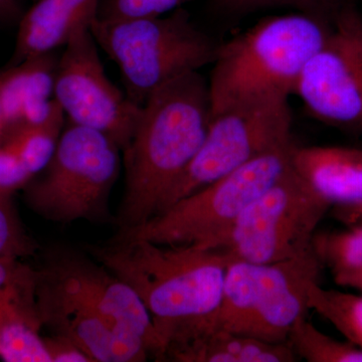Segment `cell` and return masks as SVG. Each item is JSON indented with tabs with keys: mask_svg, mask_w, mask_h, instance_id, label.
Here are the masks:
<instances>
[{
	"mask_svg": "<svg viewBox=\"0 0 362 362\" xmlns=\"http://www.w3.org/2000/svg\"><path fill=\"white\" fill-rule=\"evenodd\" d=\"M309 309L329 321L347 341L362 349V295L325 289L319 281L308 291Z\"/></svg>",
	"mask_w": 362,
	"mask_h": 362,
	"instance_id": "20",
	"label": "cell"
},
{
	"mask_svg": "<svg viewBox=\"0 0 362 362\" xmlns=\"http://www.w3.org/2000/svg\"><path fill=\"white\" fill-rule=\"evenodd\" d=\"M58 61L56 52H52L0 70L4 133L21 124L42 122L51 115L56 105L54 89Z\"/></svg>",
	"mask_w": 362,
	"mask_h": 362,
	"instance_id": "16",
	"label": "cell"
},
{
	"mask_svg": "<svg viewBox=\"0 0 362 362\" xmlns=\"http://www.w3.org/2000/svg\"><path fill=\"white\" fill-rule=\"evenodd\" d=\"M218 4L233 11H252L261 7L289 6L298 7L302 13L317 14L328 18L335 16L349 6L350 0H218Z\"/></svg>",
	"mask_w": 362,
	"mask_h": 362,
	"instance_id": "26",
	"label": "cell"
},
{
	"mask_svg": "<svg viewBox=\"0 0 362 362\" xmlns=\"http://www.w3.org/2000/svg\"><path fill=\"white\" fill-rule=\"evenodd\" d=\"M322 264L313 251L270 264L233 259L220 305L206 317L214 325L263 341L287 342L292 326L310 310L308 291Z\"/></svg>",
	"mask_w": 362,
	"mask_h": 362,
	"instance_id": "6",
	"label": "cell"
},
{
	"mask_svg": "<svg viewBox=\"0 0 362 362\" xmlns=\"http://www.w3.org/2000/svg\"><path fill=\"white\" fill-rule=\"evenodd\" d=\"M35 297L42 327L75 343L93 362H143L149 358L146 349L123 337L89 302L44 266L35 270Z\"/></svg>",
	"mask_w": 362,
	"mask_h": 362,
	"instance_id": "13",
	"label": "cell"
},
{
	"mask_svg": "<svg viewBox=\"0 0 362 362\" xmlns=\"http://www.w3.org/2000/svg\"><path fill=\"white\" fill-rule=\"evenodd\" d=\"M292 168L333 206L362 202V149L294 145Z\"/></svg>",
	"mask_w": 362,
	"mask_h": 362,
	"instance_id": "17",
	"label": "cell"
},
{
	"mask_svg": "<svg viewBox=\"0 0 362 362\" xmlns=\"http://www.w3.org/2000/svg\"><path fill=\"white\" fill-rule=\"evenodd\" d=\"M35 270L20 259H0V327L26 322L42 328L35 297Z\"/></svg>",
	"mask_w": 362,
	"mask_h": 362,
	"instance_id": "19",
	"label": "cell"
},
{
	"mask_svg": "<svg viewBox=\"0 0 362 362\" xmlns=\"http://www.w3.org/2000/svg\"><path fill=\"white\" fill-rule=\"evenodd\" d=\"M90 32L118 66L125 93L138 106L170 81L213 65L221 45L182 8L154 18H97Z\"/></svg>",
	"mask_w": 362,
	"mask_h": 362,
	"instance_id": "4",
	"label": "cell"
},
{
	"mask_svg": "<svg viewBox=\"0 0 362 362\" xmlns=\"http://www.w3.org/2000/svg\"><path fill=\"white\" fill-rule=\"evenodd\" d=\"M78 296L84 298L123 337L141 345L161 361L162 344L149 312L129 285L85 251L54 246L44 265Z\"/></svg>",
	"mask_w": 362,
	"mask_h": 362,
	"instance_id": "12",
	"label": "cell"
},
{
	"mask_svg": "<svg viewBox=\"0 0 362 362\" xmlns=\"http://www.w3.org/2000/svg\"><path fill=\"white\" fill-rule=\"evenodd\" d=\"M187 0H107L98 18L105 20L154 18L173 13Z\"/></svg>",
	"mask_w": 362,
	"mask_h": 362,
	"instance_id": "25",
	"label": "cell"
},
{
	"mask_svg": "<svg viewBox=\"0 0 362 362\" xmlns=\"http://www.w3.org/2000/svg\"><path fill=\"white\" fill-rule=\"evenodd\" d=\"M33 176L20 156L6 142L0 141V192L14 194L23 189Z\"/></svg>",
	"mask_w": 362,
	"mask_h": 362,
	"instance_id": "27",
	"label": "cell"
},
{
	"mask_svg": "<svg viewBox=\"0 0 362 362\" xmlns=\"http://www.w3.org/2000/svg\"><path fill=\"white\" fill-rule=\"evenodd\" d=\"M294 94L316 120L362 136V16L354 6L333 16L329 35L305 66Z\"/></svg>",
	"mask_w": 362,
	"mask_h": 362,
	"instance_id": "10",
	"label": "cell"
},
{
	"mask_svg": "<svg viewBox=\"0 0 362 362\" xmlns=\"http://www.w3.org/2000/svg\"><path fill=\"white\" fill-rule=\"evenodd\" d=\"M162 343L161 361L294 362L286 343L263 341L214 325L206 315L156 327Z\"/></svg>",
	"mask_w": 362,
	"mask_h": 362,
	"instance_id": "14",
	"label": "cell"
},
{
	"mask_svg": "<svg viewBox=\"0 0 362 362\" xmlns=\"http://www.w3.org/2000/svg\"><path fill=\"white\" fill-rule=\"evenodd\" d=\"M14 206L13 195L0 192V259H23L39 252Z\"/></svg>",
	"mask_w": 362,
	"mask_h": 362,
	"instance_id": "24",
	"label": "cell"
},
{
	"mask_svg": "<svg viewBox=\"0 0 362 362\" xmlns=\"http://www.w3.org/2000/svg\"><path fill=\"white\" fill-rule=\"evenodd\" d=\"M40 327L11 322L0 327V359L6 362H52Z\"/></svg>",
	"mask_w": 362,
	"mask_h": 362,
	"instance_id": "22",
	"label": "cell"
},
{
	"mask_svg": "<svg viewBox=\"0 0 362 362\" xmlns=\"http://www.w3.org/2000/svg\"><path fill=\"white\" fill-rule=\"evenodd\" d=\"M44 340L52 362H93L84 350L65 337L52 334Z\"/></svg>",
	"mask_w": 362,
	"mask_h": 362,
	"instance_id": "28",
	"label": "cell"
},
{
	"mask_svg": "<svg viewBox=\"0 0 362 362\" xmlns=\"http://www.w3.org/2000/svg\"><path fill=\"white\" fill-rule=\"evenodd\" d=\"M23 13L20 0H0V23L18 25Z\"/></svg>",
	"mask_w": 362,
	"mask_h": 362,
	"instance_id": "31",
	"label": "cell"
},
{
	"mask_svg": "<svg viewBox=\"0 0 362 362\" xmlns=\"http://www.w3.org/2000/svg\"><path fill=\"white\" fill-rule=\"evenodd\" d=\"M287 343L297 357L309 362H362V349L324 334L306 315L300 317L288 334Z\"/></svg>",
	"mask_w": 362,
	"mask_h": 362,
	"instance_id": "21",
	"label": "cell"
},
{
	"mask_svg": "<svg viewBox=\"0 0 362 362\" xmlns=\"http://www.w3.org/2000/svg\"><path fill=\"white\" fill-rule=\"evenodd\" d=\"M108 136L69 122L47 165L23 188L28 206L45 221L115 223L109 199L122 164Z\"/></svg>",
	"mask_w": 362,
	"mask_h": 362,
	"instance_id": "5",
	"label": "cell"
},
{
	"mask_svg": "<svg viewBox=\"0 0 362 362\" xmlns=\"http://www.w3.org/2000/svg\"><path fill=\"white\" fill-rule=\"evenodd\" d=\"M314 252L331 272L362 263V226H347L342 232L318 233Z\"/></svg>",
	"mask_w": 362,
	"mask_h": 362,
	"instance_id": "23",
	"label": "cell"
},
{
	"mask_svg": "<svg viewBox=\"0 0 362 362\" xmlns=\"http://www.w3.org/2000/svg\"><path fill=\"white\" fill-rule=\"evenodd\" d=\"M293 141L247 162L117 235L160 245L216 247L243 211L291 166Z\"/></svg>",
	"mask_w": 362,
	"mask_h": 362,
	"instance_id": "7",
	"label": "cell"
},
{
	"mask_svg": "<svg viewBox=\"0 0 362 362\" xmlns=\"http://www.w3.org/2000/svg\"><path fill=\"white\" fill-rule=\"evenodd\" d=\"M209 121V83L199 71L150 95L121 151L125 188L116 216L119 230L137 228L160 211L201 148Z\"/></svg>",
	"mask_w": 362,
	"mask_h": 362,
	"instance_id": "1",
	"label": "cell"
},
{
	"mask_svg": "<svg viewBox=\"0 0 362 362\" xmlns=\"http://www.w3.org/2000/svg\"><path fill=\"white\" fill-rule=\"evenodd\" d=\"M54 99L69 122L103 133L121 151L142 107L107 76L90 30L78 33L64 47L57 65Z\"/></svg>",
	"mask_w": 362,
	"mask_h": 362,
	"instance_id": "11",
	"label": "cell"
},
{
	"mask_svg": "<svg viewBox=\"0 0 362 362\" xmlns=\"http://www.w3.org/2000/svg\"><path fill=\"white\" fill-rule=\"evenodd\" d=\"M65 118L63 109L56 101L51 115L42 122L21 124L4 133L2 141L16 151L33 177L39 175L54 156L65 129Z\"/></svg>",
	"mask_w": 362,
	"mask_h": 362,
	"instance_id": "18",
	"label": "cell"
},
{
	"mask_svg": "<svg viewBox=\"0 0 362 362\" xmlns=\"http://www.w3.org/2000/svg\"><path fill=\"white\" fill-rule=\"evenodd\" d=\"M4 129H6V126H4V114H2L1 104H0V141H1L2 137H4Z\"/></svg>",
	"mask_w": 362,
	"mask_h": 362,
	"instance_id": "32",
	"label": "cell"
},
{
	"mask_svg": "<svg viewBox=\"0 0 362 362\" xmlns=\"http://www.w3.org/2000/svg\"><path fill=\"white\" fill-rule=\"evenodd\" d=\"M333 216L346 226H362V202L347 206H333Z\"/></svg>",
	"mask_w": 362,
	"mask_h": 362,
	"instance_id": "30",
	"label": "cell"
},
{
	"mask_svg": "<svg viewBox=\"0 0 362 362\" xmlns=\"http://www.w3.org/2000/svg\"><path fill=\"white\" fill-rule=\"evenodd\" d=\"M84 250L132 288L154 327L216 310L228 267L235 259L221 247L171 246L117 235Z\"/></svg>",
	"mask_w": 362,
	"mask_h": 362,
	"instance_id": "2",
	"label": "cell"
},
{
	"mask_svg": "<svg viewBox=\"0 0 362 362\" xmlns=\"http://www.w3.org/2000/svg\"><path fill=\"white\" fill-rule=\"evenodd\" d=\"M331 25L317 14L272 16L221 44L209 82L211 113L249 98L294 94Z\"/></svg>",
	"mask_w": 362,
	"mask_h": 362,
	"instance_id": "3",
	"label": "cell"
},
{
	"mask_svg": "<svg viewBox=\"0 0 362 362\" xmlns=\"http://www.w3.org/2000/svg\"><path fill=\"white\" fill-rule=\"evenodd\" d=\"M99 8L100 0H37L21 16L6 66L65 47L78 33L90 30Z\"/></svg>",
	"mask_w": 362,
	"mask_h": 362,
	"instance_id": "15",
	"label": "cell"
},
{
	"mask_svg": "<svg viewBox=\"0 0 362 362\" xmlns=\"http://www.w3.org/2000/svg\"><path fill=\"white\" fill-rule=\"evenodd\" d=\"M331 273L337 285L354 288L362 293V263L337 269Z\"/></svg>",
	"mask_w": 362,
	"mask_h": 362,
	"instance_id": "29",
	"label": "cell"
},
{
	"mask_svg": "<svg viewBox=\"0 0 362 362\" xmlns=\"http://www.w3.org/2000/svg\"><path fill=\"white\" fill-rule=\"evenodd\" d=\"M330 209L291 164L243 211L216 247L255 264L299 258L313 251L317 228Z\"/></svg>",
	"mask_w": 362,
	"mask_h": 362,
	"instance_id": "9",
	"label": "cell"
},
{
	"mask_svg": "<svg viewBox=\"0 0 362 362\" xmlns=\"http://www.w3.org/2000/svg\"><path fill=\"white\" fill-rule=\"evenodd\" d=\"M35 1H37V0H35Z\"/></svg>",
	"mask_w": 362,
	"mask_h": 362,
	"instance_id": "33",
	"label": "cell"
},
{
	"mask_svg": "<svg viewBox=\"0 0 362 362\" xmlns=\"http://www.w3.org/2000/svg\"><path fill=\"white\" fill-rule=\"evenodd\" d=\"M291 110L284 96L249 98L213 112L201 148L157 214L247 162L291 142Z\"/></svg>",
	"mask_w": 362,
	"mask_h": 362,
	"instance_id": "8",
	"label": "cell"
}]
</instances>
